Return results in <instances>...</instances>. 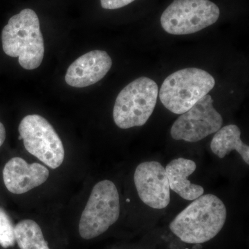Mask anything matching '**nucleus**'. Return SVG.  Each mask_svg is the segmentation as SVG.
<instances>
[{
  "label": "nucleus",
  "mask_w": 249,
  "mask_h": 249,
  "mask_svg": "<svg viewBox=\"0 0 249 249\" xmlns=\"http://www.w3.org/2000/svg\"><path fill=\"white\" fill-rule=\"evenodd\" d=\"M16 242L14 224L4 210L0 208V246L7 249L14 247Z\"/></svg>",
  "instance_id": "15"
},
{
  "label": "nucleus",
  "mask_w": 249,
  "mask_h": 249,
  "mask_svg": "<svg viewBox=\"0 0 249 249\" xmlns=\"http://www.w3.org/2000/svg\"><path fill=\"white\" fill-rule=\"evenodd\" d=\"M16 242L20 249H50L35 221L24 219L15 227Z\"/></svg>",
  "instance_id": "14"
},
{
  "label": "nucleus",
  "mask_w": 249,
  "mask_h": 249,
  "mask_svg": "<svg viewBox=\"0 0 249 249\" xmlns=\"http://www.w3.org/2000/svg\"><path fill=\"white\" fill-rule=\"evenodd\" d=\"M1 42L4 53L18 58L24 70L40 67L45 55V42L35 11L24 9L10 18L1 33Z\"/></svg>",
  "instance_id": "2"
},
{
  "label": "nucleus",
  "mask_w": 249,
  "mask_h": 249,
  "mask_svg": "<svg viewBox=\"0 0 249 249\" xmlns=\"http://www.w3.org/2000/svg\"><path fill=\"white\" fill-rule=\"evenodd\" d=\"M222 124V116L214 109L212 96L207 94L175 121L170 134L175 140L198 142L217 132Z\"/></svg>",
  "instance_id": "8"
},
{
  "label": "nucleus",
  "mask_w": 249,
  "mask_h": 249,
  "mask_svg": "<svg viewBox=\"0 0 249 249\" xmlns=\"http://www.w3.org/2000/svg\"><path fill=\"white\" fill-rule=\"evenodd\" d=\"M49 176V170L40 163H28L20 157H14L5 165L3 179L8 191L14 194L27 193L43 184Z\"/></svg>",
  "instance_id": "11"
},
{
  "label": "nucleus",
  "mask_w": 249,
  "mask_h": 249,
  "mask_svg": "<svg viewBox=\"0 0 249 249\" xmlns=\"http://www.w3.org/2000/svg\"><path fill=\"white\" fill-rule=\"evenodd\" d=\"M241 131L235 124L221 127L211 142V149L214 155L223 159L232 150L238 152L244 161L249 164V147L241 140Z\"/></svg>",
  "instance_id": "13"
},
{
  "label": "nucleus",
  "mask_w": 249,
  "mask_h": 249,
  "mask_svg": "<svg viewBox=\"0 0 249 249\" xmlns=\"http://www.w3.org/2000/svg\"><path fill=\"white\" fill-rule=\"evenodd\" d=\"M134 180L144 204L155 209H163L169 205V182L166 171L160 162L152 160L139 164L134 172Z\"/></svg>",
  "instance_id": "9"
},
{
  "label": "nucleus",
  "mask_w": 249,
  "mask_h": 249,
  "mask_svg": "<svg viewBox=\"0 0 249 249\" xmlns=\"http://www.w3.org/2000/svg\"><path fill=\"white\" fill-rule=\"evenodd\" d=\"M196 168V162L183 158L171 160L165 168L170 189L186 200H195L204 193L202 186L188 179Z\"/></svg>",
  "instance_id": "12"
},
{
  "label": "nucleus",
  "mask_w": 249,
  "mask_h": 249,
  "mask_svg": "<svg viewBox=\"0 0 249 249\" xmlns=\"http://www.w3.org/2000/svg\"><path fill=\"white\" fill-rule=\"evenodd\" d=\"M219 7L210 0H175L160 17L165 31L173 35H188L200 31L219 19Z\"/></svg>",
  "instance_id": "6"
},
{
  "label": "nucleus",
  "mask_w": 249,
  "mask_h": 249,
  "mask_svg": "<svg viewBox=\"0 0 249 249\" xmlns=\"http://www.w3.org/2000/svg\"><path fill=\"white\" fill-rule=\"evenodd\" d=\"M215 85L209 72L200 69H183L167 77L160 87V102L167 109L176 114L189 110L207 95Z\"/></svg>",
  "instance_id": "3"
},
{
  "label": "nucleus",
  "mask_w": 249,
  "mask_h": 249,
  "mask_svg": "<svg viewBox=\"0 0 249 249\" xmlns=\"http://www.w3.org/2000/svg\"><path fill=\"white\" fill-rule=\"evenodd\" d=\"M158 85L147 77H140L121 90L116 98L113 118L121 129L140 127L150 119L158 97Z\"/></svg>",
  "instance_id": "4"
},
{
  "label": "nucleus",
  "mask_w": 249,
  "mask_h": 249,
  "mask_svg": "<svg viewBox=\"0 0 249 249\" xmlns=\"http://www.w3.org/2000/svg\"><path fill=\"white\" fill-rule=\"evenodd\" d=\"M120 215V200L112 181L103 180L93 186L81 214L79 233L82 238L91 240L102 235L115 224Z\"/></svg>",
  "instance_id": "5"
},
{
  "label": "nucleus",
  "mask_w": 249,
  "mask_h": 249,
  "mask_svg": "<svg viewBox=\"0 0 249 249\" xmlns=\"http://www.w3.org/2000/svg\"><path fill=\"white\" fill-rule=\"evenodd\" d=\"M135 0H101V6L105 9H118L124 7Z\"/></svg>",
  "instance_id": "16"
},
{
  "label": "nucleus",
  "mask_w": 249,
  "mask_h": 249,
  "mask_svg": "<svg viewBox=\"0 0 249 249\" xmlns=\"http://www.w3.org/2000/svg\"><path fill=\"white\" fill-rule=\"evenodd\" d=\"M227 209L224 202L213 194L195 199L170 224L173 234L187 244H203L213 239L222 231Z\"/></svg>",
  "instance_id": "1"
},
{
  "label": "nucleus",
  "mask_w": 249,
  "mask_h": 249,
  "mask_svg": "<svg viewBox=\"0 0 249 249\" xmlns=\"http://www.w3.org/2000/svg\"><path fill=\"white\" fill-rule=\"evenodd\" d=\"M19 140L26 150L52 169L63 163L65 149L53 126L37 114L25 116L19 124Z\"/></svg>",
  "instance_id": "7"
},
{
  "label": "nucleus",
  "mask_w": 249,
  "mask_h": 249,
  "mask_svg": "<svg viewBox=\"0 0 249 249\" xmlns=\"http://www.w3.org/2000/svg\"><path fill=\"white\" fill-rule=\"evenodd\" d=\"M6 139V129L4 124L0 122V147L3 145Z\"/></svg>",
  "instance_id": "17"
},
{
  "label": "nucleus",
  "mask_w": 249,
  "mask_h": 249,
  "mask_svg": "<svg viewBox=\"0 0 249 249\" xmlns=\"http://www.w3.org/2000/svg\"><path fill=\"white\" fill-rule=\"evenodd\" d=\"M111 66L112 60L107 52L91 51L70 65L65 75V81L73 88H86L102 80Z\"/></svg>",
  "instance_id": "10"
}]
</instances>
